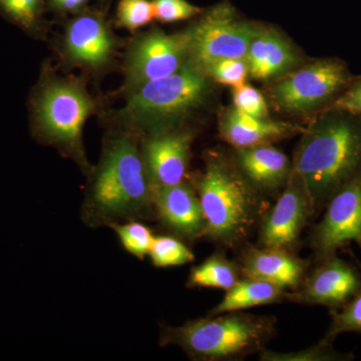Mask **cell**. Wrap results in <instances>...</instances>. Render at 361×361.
Instances as JSON below:
<instances>
[{"label":"cell","instance_id":"cell-12","mask_svg":"<svg viewBox=\"0 0 361 361\" xmlns=\"http://www.w3.org/2000/svg\"><path fill=\"white\" fill-rule=\"evenodd\" d=\"M190 56V32H154L135 42L128 59V84L139 87L179 71Z\"/></svg>","mask_w":361,"mask_h":361},{"label":"cell","instance_id":"cell-1","mask_svg":"<svg viewBox=\"0 0 361 361\" xmlns=\"http://www.w3.org/2000/svg\"><path fill=\"white\" fill-rule=\"evenodd\" d=\"M206 220L207 239L226 250L238 252L257 234L271 203L252 186L234 158L208 153L205 168L192 183Z\"/></svg>","mask_w":361,"mask_h":361},{"label":"cell","instance_id":"cell-22","mask_svg":"<svg viewBox=\"0 0 361 361\" xmlns=\"http://www.w3.org/2000/svg\"><path fill=\"white\" fill-rule=\"evenodd\" d=\"M334 342L323 337L322 341L301 350L278 353L266 348L259 355L261 361H349L355 360L353 353H338Z\"/></svg>","mask_w":361,"mask_h":361},{"label":"cell","instance_id":"cell-13","mask_svg":"<svg viewBox=\"0 0 361 361\" xmlns=\"http://www.w3.org/2000/svg\"><path fill=\"white\" fill-rule=\"evenodd\" d=\"M242 276L263 280L286 291L296 289L311 266V260L286 249L247 244L237 252Z\"/></svg>","mask_w":361,"mask_h":361},{"label":"cell","instance_id":"cell-18","mask_svg":"<svg viewBox=\"0 0 361 361\" xmlns=\"http://www.w3.org/2000/svg\"><path fill=\"white\" fill-rule=\"evenodd\" d=\"M296 52L275 30L260 28L252 40L246 63L256 80L280 78L296 66Z\"/></svg>","mask_w":361,"mask_h":361},{"label":"cell","instance_id":"cell-28","mask_svg":"<svg viewBox=\"0 0 361 361\" xmlns=\"http://www.w3.org/2000/svg\"><path fill=\"white\" fill-rule=\"evenodd\" d=\"M205 73L220 84L236 87L245 84L249 68L246 59H224L209 66Z\"/></svg>","mask_w":361,"mask_h":361},{"label":"cell","instance_id":"cell-32","mask_svg":"<svg viewBox=\"0 0 361 361\" xmlns=\"http://www.w3.org/2000/svg\"><path fill=\"white\" fill-rule=\"evenodd\" d=\"M89 0H49L52 6L59 11H75L82 8Z\"/></svg>","mask_w":361,"mask_h":361},{"label":"cell","instance_id":"cell-27","mask_svg":"<svg viewBox=\"0 0 361 361\" xmlns=\"http://www.w3.org/2000/svg\"><path fill=\"white\" fill-rule=\"evenodd\" d=\"M116 18L118 25L128 30L141 28L155 18L153 2L149 0H121Z\"/></svg>","mask_w":361,"mask_h":361},{"label":"cell","instance_id":"cell-5","mask_svg":"<svg viewBox=\"0 0 361 361\" xmlns=\"http://www.w3.org/2000/svg\"><path fill=\"white\" fill-rule=\"evenodd\" d=\"M206 75L187 61L172 75L140 85L126 106V118L152 135L172 130L205 101L210 90Z\"/></svg>","mask_w":361,"mask_h":361},{"label":"cell","instance_id":"cell-31","mask_svg":"<svg viewBox=\"0 0 361 361\" xmlns=\"http://www.w3.org/2000/svg\"><path fill=\"white\" fill-rule=\"evenodd\" d=\"M325 111H341L350 115L361 116V80H353L348 89L337 97Z\"/></svg>","mask_w":361,"mask_h":361},{"label":"cell","instance_id":"cell-8","mask_svg":"<svg viewBox=\"0 0 361 361\" xmlns=\"http://www.w3.org/2000/svg\"><path fill=\"white\" fill-rule=\"evenodd\" d=\"M260 28L241 20L227 2L213 7L189 32L192 61L205 71L220 59H246Z\"/></svg>","mask_w":361,"mask_h":361},{"label":"cell","instance_id":"cell-29","mask_svg":"<svg viewBox=\"0 0 361 361\" xmlns=\"http://www.w3.org/2000/svg\"><path fill=\"white\" fill-rule=\"evenodd\" d=\"M154 16L161 23H175L194 18L202 13L200 7L187 0H153Z\"/></svg>","mask_w":361,"mask_h":361},{"label":"cell","instance_id":"cell-6","mask_svg":"<svg viewBox=\"0 0 361 361\" xmlns=\"http://www.w3.org/2000/svg\"><path fill=\"white\" fill-rule=\"evenodd\" d=\"M94 108L92 99L78 85L51 82L33 99L35 129L47 142L82 159V127Z\"/></svg>","mask_w":361,"mask_h":361},{"label":"cell","instance_id":"cell-24","mask_svg":"<svg viewBox=\"0 0 361 361\" xmlns=\"http://www.w3.org/2000/svg\"><path fill=\"white\" fill-rule=\"evenodd\" d=\"M111 228L115 230L126 251L140 260L149 256L155 236L146 225L130 221L127 223H118Z\"/></svg>","mask_w":361,"mask_h":361},{"label":"cell","instance_id":"cell-10","mask_svg":"<svg viewBox=\"0 0 361 361\" xmlns=\"http://www.w3.org/2000/svg\"><path fill=\"white\" fill-rule=\"evenodd\" d=\"M318 213L298 173L293 170L274 205L266 212L257 231V245L297 252L304 230Z\"/></svg>","mask_w":361,"mask_h":361},{"label":"cell","instance_id":"cell-4","mask_svg":"<svg viewBox=\"0 0 361 361\" xmlns=\"http://www.w3.org/2000/svg\"><path fill=\"white\" fill-rule=\"evenodd\" d=\"M275 316L234 311L163 327L161 345H175L191 360L238 361L260 355L277 334Z\"/></svg>","mask_w":361,"mask_h":361},{"label":"cell","instance_id":"cell-16","mask_svg":"<svg viewBox=\"0 0 361 361\" xmlns=\"http://www.w3.org/2000/svg\"><path fill=\"white\" fill-rule=\"evenodd\" d=\"M233 158L252 186L268 198L281 193L293 172L288 157L273 144L234 149Z\"/></svg>","mask_w":361,"mask_h":361},{"label":"cell","instance_id":"cell-26","mask_svg":"<svg viewBox=\"0 0 361 361\" xmlns=\"http://www.w3.org/2000/svg\"><path fill=\"white\" fill-rule=\"evenodd\" d=\"M331 322L325 338L334 342L337 336L349 332L361 334V290L351 298L343 307L329 311Z\"/></svg>","mask_w":361,"mask_h":361},{"label":"cell","instance_id":"cell-30","mask_svg":"<svg viewBox=\"0 0 361 361\" xmlns=\"http://www.w3.org/2000/svg\"><path fill=\"white\" fill-rule=\"evenodd\" d=\"M234 108L254 118H267L268 106L259 90L246 84L234 87Z\"/></svg>","mask_w":361,"mask_h":361},{"label":"cell","instance_id":"cell-11","mask_svg":"<svg viewBox=\"0 0 361 361\" xmlns=\"http://www.w3.org/2000/svg\"><path fill=\"white\" fill-rule=\"evenodd\" d=\"M361 290V271L337 254L311 261L302 282L287 291L285 300L308 306L338 310Z\"/></svg>","mask_w":361,"mask_h":361},{"label":"cell","instance_id":"cell-25","mask_svg":"<svg viewBox=\"0 0 361 361\" xmlns=\"http://www.w3.org/2000/svg\"><path fill=\"white\" fill-rule=\"evenodd\" d=\"M42 0H0V13L26 32L39 28Z\"/></svg>","mask_w":361,"mask_h":361},{"label":"cell","instance_id":"cell-19","mask_svg":"<svg viewBox=\"0 0 361 361\" xmlns=\"http://www.w3.org/2000/svg\"><path fill=\"white\" fill-rule=\"evenodd\" d=\"M66 45L71 58L78 63L97 66L110 56L113 39L101 18L85 14L68 25Z\"/></svg>","mask_w":361,"mask_h":361},{"label":"cell","instance_id":"cell-3","mask_svg":"<svg viewBox=\"0 0 361 361\" xmlns=\"http://www.w3.org/2000/svg\"><path fill=\"white\" fill-rule=\"evenodd\" d=\"M302 134L292 161L293 170L320 212L361 166V116L325 111Z\"/></svg>","mask_w":361,"mask_h":361},{"label":"cell","instance_id":"cell-2","mask_svg":"<svg viewBox=\"0 0 361 361\" xmlns=\"http://www.w3.org/2000/svg\"><path fill=\"white\" fill-rule=\"evenodd\" d=\"M152 214L154 185L142 152L127 135L111 140L82 207L85 222L90 227H111Z\"/></svg>","mask_w":361,"mask_h":361},{"label":"cell","instance_id":"cell-7","mask_svg":"<svg viewBox=\"0 0 361 361\" xmlns=\"http://www.w3.org/2000/svg\"><path fill=\"white\" fill-rule=\"evenodd\" d=\"M353 80L345 63L322 59L282 78L273 87V99L289 113L325 111Z\"/></svg>","mask_w":361,"mask_h":361},{"label":"cell","instance_id":"cell-14","mask_svg":"<svg viewBox=\"0 0 361 361\" xmlns=\"http://www.w3.org/2000/svg\"><path fill=\"white\" fill-rule=\"evenodd\" d=\"M154 210L161 224L178 238L193 241L205 237L206 220L198 194L186 180L154 187Z\"/></svg>","mask_w":361,"mask_h":361},{"label":"cell","instance_id":"cell-33","mask_svg":"<svg viewBox=\"0 0 361 361\" xmlns=\"http://www.w3.org/2000/svg\"><path fill=\"white\" fill-rule=\"evenodd\" d=\"M358 265H360V267L361 268V264H360V263H358Z\"/></svg>","mask_w":361,"mask_h":361},{"label":"cell","instance_id":"cell-23","mask_svg":"<svg viewBox=\"0 0 361 361\" xmlns=\"http://www.w3.org/2000/svg\"><path fill=\"white\" fill-rule=\"evenodd\" d=\"M149 256L158 268L186 265L195 259L193 252L180 238L172 236H155Z\"/></svg>","mask_w":361,"mask_h":361},{"label":"cell","instance_id":"cell-20","mask_svg":"<svg viewBox=\"0 0 361 361\" xmlns=\"http://www.w3.org/2000/svg\"><path fill=\"white\" fill-rule=\"evenodd\" d=\"M287 291L277 285L242 277L234 286L226 291L224 298L216 307L209 312V315L221 313L243 311L257 306L283 302Z\"/></svg>","mask_w":361,"mask_h":361},{"label":"cell","instance_id":"cell-9","mask_svg":"<svg viewBox=\"0 0 361 361\" xmlns=\"http://www.w3.org/2000/svg\"><path fill=\"white\" fill-rule=\"evenodd\" d=\"M323 210L308 235L311 261L334 255L351 243L361 249V166L332 194Z\"/></svg>","mask_w":361,"mask_h":361},{"label":"cell","instance_id":"cell-17","mask_svg":"<svg viewBox=\"0 0 361 361\" xmlns=\"http://www.w3.org/2000/svg\"><path fill=\"white\" fill-rule=\"evenodd\" d=\"M302 128L269 118H254L233 108L220 118V135L234 149L270 145L303 133Z\"/></svg>","mask_w":361,"mask_h":361},{"label":"cell","instance_id":"cell-15","mask_svg":"<svg viewBox=\"0 0 361 361\" xmlns=\"http://www.w3.org/2000/svg\"><path fill=\"white\" fill-rule=\"evenodd\" d=\"M192 142L193 134L187 130H172L149 137L142 153L154 187L185 180Z\"/></svg>","mask_w":361,"mask_h":361},{"label":"cell","instance_id":"cell-21","mask_svg":"<svg viewBox=\"0 0 361 361\" xmlns=\"http://www.w3.org/2000/svg\"><path fill=\"white\" fill-rule=\"evenodd\" d=\"M242 277L238 261L228 258L224 252H216L203 263L192 268L187 285L191 288H218L227 291Z\"/></svg>","mask_w":361,"mask_h":361}]
</instances>
